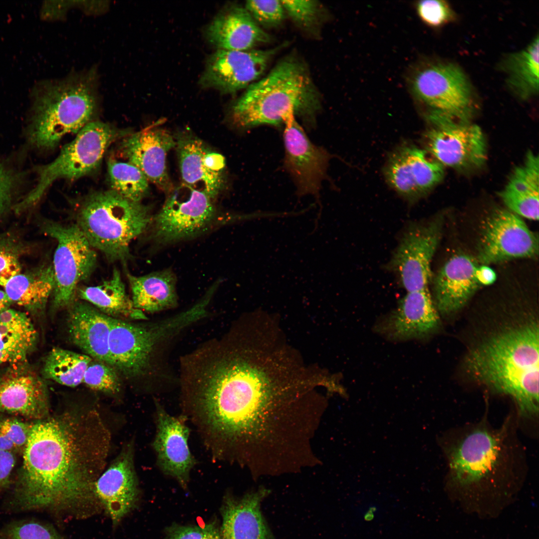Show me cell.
Here are the masks:
<instances>
[{
    "instance_id": "7",
    "label": "cell",
    "mask_w": 539,
    "mask_h": 539,
    "mask_svg": "<svg viewBox=\"0 0 539 539\" xmlns=\"http://www.w3.org/2000/svg\"><path fill=\"white\" fill-rule=\"evenodd\" d=\"M211 301L209 297L203 295L188 309L151 322L133 323L111 317L110 365L128 378L148 373L179 334L207 316Z\"/></svg>"
},
{
    "instance_id": "42",
    "label": "cell",
    "mask_w": 539,
    "mask_h": 539,
    "mask_svg": "<svg viewBox=\"0 0 539 539\" xmlns=\"http://www.w3.org/2000/svg\"><path fill=\"white\" fill-rule=\"evenodd\" d=\"M245 8L260 26L275 27L284 19L285 12L281 0H248Z\"/></svg>"
},
{
    "instance_id": "16",
    "label": "cell",
    "mask_w": 539,
    "mask_h": 539,
    "mask_svg": "<svg viewBox=\"0 0 539 539\" xmlns=\"http://www.w3.org/2000/svg\"><path fill=\"white\" fill-rule=\"evenodd\" d=\"M538 237L513 212H494L486 223L480 244L478 260L485 265L512 259L537 256Z\"/></svg>"
},
{
    "instance_id": "45",
    "label": "cell",
    "mask_w": 539,
    "mask_h": 539,
    "mask_svg": "<svg viewBox=\"0 0 539 539\" xmlns=\"http://www.w3.org/2000/svg\"><path fill=\"white\" fill-rule=\"evenodd\" d=\"M72 7H78L88 14H97L103 13L104 3L101 0L83 1H54L47 2L43 8V15L50 19H60L66 11Z\"/></svg>"
},
{
    "instance_id": "28",
    "label": "cell",
    "mask_w": 539,
    "mask_h": 539,
    "mask_svg": "<svg viewBox=\"0 0 539 539\" xmlns=\"http://www.w3.org/2000/svg\"><path fill=\"white\" fill-rule=\"evenodd\" d=\"M475 261L464 255L448 260L438 272L434 281L436 304L443 313L462 307L480 284Z\"/></svg>"
},
{
    "instance_id": "38",
    "label": "cell",
    "mask_w": 539,
    "mask_h": 539,
    "mask_svg": "<svg viewBox=\"0 0 539 539\" xmlns=\"http://www.w3.org/2000/svg\"><path fill=\"white\" fill-rule=\"evenodd\" d=\"M93 390L115 394L121 388L118 373L111 365L92 359L85 372L83 382Z\"/></svg>"
},
{
    "instance_id": "4",
    "label": "cell",
    "mask_w": 539,
    "mask_h": 539,
    "mask_svg": "<svg viewBox=\"0 0 539 539\" xmlns=\"http://www.w3.org/2000/svg\"><path fill=\"white\" fill-rule=\"evenodd\" d=\"M539 329L531 318L506 326L475 347L466 361L476 379L511 396L526 416L539 410Z\"/></svg>"
},
{
    "instance_id": "17",
    "label": "cell",
    "mask_w": 539,
    "mask_h": 539,
    "mask_svg": "<svg viewBox=\"0 0 539 539\" xmlns=\"http://www.w3.org/2000/svg\"><path fill=\"white\" fill-rule=\"evenodd\" d=\"M284 165L295 181L298 196L318 198L329 159L327 152L313 144L295 117L284 123Z\"/></svg>"
},
{
    "instance_id": "20",
    "label": "cell",
    "mask_w": 539,
    "mask_h": 539,
    "mask_svg": "<svg viewBox=\"0 0 539 539\" xmlns=\"http://www.w3.org/2000/svg\"><path fill=\"white\" fill-rule=\"evenodd\" d=\"M175 146V137L155 124L126 137L119 148L121 156L140 169L149 182L170 193L172 185L167 172L166 156Z\"/></svg>"
},
{
    "instance_id": "6",
    "label": "cell",
    "mask_w": 539,
    "mask_h": 539,
    "mask_svg": "<svg viewBox=\"0 0 539 539\" xmlns=\"http://www.w3.org/2000/svg\"><path fill=\"white\" fill-rule=\"evenodd\" d=\"M95 68L39 84L33 91L27 140L40 150L54 148L67 134H77L90 121L97 106Z\"/></svg>"
},
{
    "instance_id": "5",
    "label": "cell",
    "mask_w": 539,
    "mask_h": 539,
    "mask_svg": "<svg viewBox=\"0 0 539 539\" xmlns=\"http://www.w3.org/2000/svg\"><path fill=\"white\" fill-rule=\"evenodd\" d=\"M321 106V96L307 67L290 55L248 87L233 105L231 116L234 123L243 128L284 124L296 116L311 124Z\"/></svg>"
},
{
    "instance_id": "43",
    "label": "cell",
    "mask_w": 539,
    "mask_h": 539,
    "mask_svg": "<svg viewBox=\"0 0 539 539\" xmlns=\"http://www.w3.org/2000/svg\"><path fill=\"white\" fill-rule=\"evenodd\" d=\"M23 176V173L15 170L0 159V218L11 206Z\"/></svg>"
},
{
    "instance_id": "23",
    "label": "cell",
    "mask_w": 539,
    "mask_h": 539,
    "mask_svg": "<svg viewBox=\"0 0 539 539\" xmlns=\"http://www.w3.org/2000/svg\"><path fill=\"white\" fill-rule=\"evenodd\" d=\"M96 497L114 525L135 507L139 496L133 447H125L94 485Z\"/></svg>"
},
{
    "instance_id": "21",
    "label": "cell",
    "mask_w": 539,
    "mask_h": 539,
    "mask_svg": "<svg viewBox=\"0 0 539 539\" xmlns=\"http://www.w3.org/2000/svg\"><path fill=\"white\" fill-rule=\"evenodd\" d=\"M444 167L426 151L413 146L400 148L390 158L385 174L388 184L408 200L424 196L442 180Z\"/></svg>"
},
{
    "instance_id": "36",
    "label": "cell",
    "mask_w": 539,
    "mask_h": 539,
    "mask_svg": "<svg viewBox=\"0 0 539 539\" xmlns=\"http://www.w3.org/2000/svg\"><path fill=\"white\" fill-rule=\"evenodd\" d=\"M111 190L131 201L141 202L147 196L149 181L136 166L113 158L107 162Z\"/></svg>"
},
{
    "instance_id": "2",
    "label": "cell",
    "mask_w": 539,
    "mask_h": 539,
    "mask_svg": "<svg viewBox=\"0 0 539 539\" xmlns=\"http://www.w3.org/2000/svg\"><path fill=\"white\" fill-rule=\"evenodd\" d=\"M110 444L109 431L94 408L66 410L33 424L15 508L73 510L98 502L94 485Z\"/></svg>"
},
{
    "instance_id": "9",
    "label": "cell",
    "mask_w": 539,
    "mask_h": 539,
    "mask_svg": "<svg viewBox=\"0 0 539 539\" xmlns=\"http://www.w3.org/2000/svg\"><path fill=\"white\" fill-rule=\"evenodd\" d=\"M123 134L124 132L103 122L88 123L62 147L53 161L35 168L36 184L14 205L15 211L20 213L35 205L58 179L76 180L95 172L108 147Z\"/></svg>"
},
{
    "instance_id": "47",
    "label": "cell",
    "mask_w": 539,
    "mask_h": 539,
    "mask_svg": "<svg viewBox=\"0 0 539 539\" xmlns=\"http://www.w3.org/2000/svg\"><path fill=\"white\" fill-rule=\"evenodd\" d=\"M15 463L13 453L0 450V491L8 486Z\"/></svg>"
},
{
    "instance_id": "10",
    "label": "cell",
    "mask_w": 539,
    "mask_h": 539,
    "mask_svg": "<svg viewBox=\"0 0 539 539\" xmlns=\"http://www.w3.org/2000/svg\"><path fill=\"white\" fill-rule=\"evenodd\" d=\"M405 80L412 97L427 108V112L465 120L471 115L472 88L458 65L422 58L409 67Z\"/></svg>"
},
{
    "instance_id": "46",
    "label": "cell",
    "mask_w": 539,
    "mask_h": 539,
    "mask_svg": "<svg viewBox=\"0 0 539 539\" xmlns=\"http://www.w3.org/2000/svg\"><path fill=\"white\" fill-rule=\"evenodd\" d=\"M33 424L14 419L0 420V431L12 444L15 450H24L29 439Z\"/></svg>"
},
{
    "instance_id": "40",
    "label": "cell",
    "mask_w": 539,
    "mask_h": 539,
    "mask_svg": "<svg viewBox=\"0 0 539 539\" xmlns=\"http://www.w3.org/2000/svg\"><path fill=\"white\" fill-rule=\"evenodd\" d=\"M0 539H62L48 525L35 520L10 523L0 531Z\"/></svg>"
},
{
    "instance_id": "29",
    "label": "cell",
    "mask_w": 539,
    "mask_h": 539,
    "mask_svg": "<svg viewBox=\"0 0 539 539\" xmlns=\"http://www.w3.org/2000/svg\"><path fill=\"white\" fill-rule=\"evenodd\" d=\"M506 206L514 214L530 220L539 219V159L530 151L516 167L500 193Z\"/></svg>"
},
{
    "instance_id": "13",
    "label": "cell",
    "mask_w": 539,
    "mask_h": 539,
    "mask_svg": "<svg viewBox=\"0 0 539 539\" xmlns=\"http://www.w3.org/2000/svg\"><path fill=\"white\" fill-rule=\"evenodd\" d=\"M431 124L424 140L426 152L441 165L456 169L478 168L487 158L481 129L468 120L428 112Z\"/></svg>"
},
{
    "instance_id": "15",
    "label": "cell",
    "mask_w": 539,
    "mask_h": 539,
    "mask_svg": "<svg viewBox=\"0 0 539 539\" xmlns=\"http://www.w3.org/2000/svg\"><path fill=\"white\" fill-rule=\"evenodd\" d=\"M277 51L217 49L208 58L200 83L224 93H235L259 78Z\"/></svg>"
},
{
    "instance_id": "31",
    "label": "cell",
    "mask_w": 539,
    "mask_h": 539,
    "mask_svg": "<svg viewBox=\"0 0 539 539\" xmlns=\"http://www.w3.org/2000/svg\"><path fill=\"white\" fill-rule=\"evenodd\" d=\"M127 277L134 306L143 311L154 313L175 308L178 304L177 278L170 269L141 276L130 273Z\"/></svg>"
},
{
    "instance_id": "1",
    "label": "cell",
    "mask_w": 539,
    "mask_h": 539,
    "mask_svg": "<svg viewBox=\"0 0 539 539\" xmlns=\"http://www.w3.org/2000/svg\"><path fill=\"white\" fill-rule=\"evenodd\" d=\"M281 351L255 340H212L180 373L183 402L207 444L220 450L248 447L269 435L297 399L300 375Z\"/></svg>"
},
{
    "instance_id": "19",
    "label": "cell",
    "mask_w": 539,
    "mask_h": 539,
    "mask_svg": "<svg viewBox=\"0 0 539 539\" xmlns=\"http://www.w3.org/2000/svg\"><path fill=\"white\" fill-rule=\"evenodd\" d=\"M156 407V432L152 446L157 464L164 474L186 489L196 464L188 445L189 428L183 418L171 415L158 402Z\"/></svg>"
},
{
    "instance_id": "25",
    "label": "cell",
    "mask_w": 539,
    "mask_h": 539,
    "mask_svg": "<svg viewBox=\"0 0 539 539\" xmlns=\"http://www.w3.org/2000/svg\"><path fill=\"white\" fill-rule=\"evenodd\" d=\"M208 41L217 49L246 51L269 42L270 36L245 7L230 6L219 13L206 30Z\"/></svg>"
},
{
    "instance_id": "24",
    "label": "cell",
    "mask_w": 539,
    "mask_h": 539,
    "mask_svg": "<svg viewBox=\"0 0 539 539\" xmlns=\"http://www.w3.org/2000/svg\"><path fill=\"white\" fill-rule=\"evenodd\" d=\"M438 324L437 312L426 288L407 292L395 311L377 328L391 339L404 340L423 337Z\"/></svg>"
},
{
    "instance_id": "49",
    "label": "cell",
    "mask_w": 539,
    "mask_h": 539,
    "mask_svg": "<svg viewBox=\"0 0 539 539\" xmlns=\"http://www.w3.org/2000/svg\"><path fill=\"white\" fill-rule=\"evenodd\" d=\"M11 304L5 291L0 289V313L9 308Z\"/></svg>"
},
{
    "instance_id": "39",
    "label": "cell",
    "mask_w": 539,
    "mask_h": 539,
    "mask_svg": "<svg viewBox=\"0 0 539 539\" xmlns=\"http://www.w3.org/2000/svg\"><path fill=\"white\" fill-rule=\"evenodd\" d=\"M285 12L300 28L314 29L320 22L323 7L317 0H281Z\"/></svg>"
},
{
    "instance_id": "44",
    "label": "cell",
    "mask_w": 539,
    "mask_h": 539,
    "mask_svg": "<svg viewBox=\"0 0 539 539\" xmlns=\"http://www.w3.org/2000/svg\"><path fill=\"white\" fill-rule=\"evenodd\" d=\"M165 539H222L216 521L204 526H182L173 524L166 528Z\"/></svg>"
},
{
    "instance_id": "35",
    "label": "cell",
    "mask_w": 539,
    "mask_h": 539,
    "mask_svg": "<svg viewBox=\"0 0 539 539\" xmlns=\"http://www.w3.org/2000/svg\"><path fill=\"white\" fill-rule=\"evenodd\" d=\"M92 358L60 347L53 348L46 356L43 377L66 386L76 387L83 382L85 372Z\"/></svg>"
},
{
    "instance_id": "3",
    "label": "cell",
    "mask_w": 539,
    "mask_h": 539,
    "mask_svg": "<svg viewBox=\"0 0 539 539\" xmlns=\"http://www.w3.org/2000/svg\"><path fill=\"white\" fill-rule=\"evenodd\" d=\"M507 427L492 430L479 425L450 446L446 489L465 513L495 519L516 499L521 483L512 475L513 451Z\"/></svg>"
},
{
    "instance_id": "34",
    "label": "cell",
    "mask_w": 539,
    "mask_h": 539,
    "mask_svg": "<svg viewBox=\"0 0 539 539\" xmlns=\"http://www.w3.org/2000/svg\"><path fill=\"white\" fill-rule=\"evenodd\" d=\"M539 41L537 35L526 47L508 54L502 64L508 86L520 99L527 100L539 92Z\"/></svg>"
},
{
    "instance_id": "32",
    "label": "cell",
    "mask_w": 539,
    "mask_h": 539,
    "mask_svg": "<svg viewBox=\"0 0 539 539\" xmlns=\"http://www.w3.org/2000/svg\"><path fill=\"white\" fill-rule=\"evenodd\" d=\"M54 285L52 265L43 264L13 276L3 288L11 303L37 313L45 308Z\"/></svg>"
},
{
    "instance_id": "37",
    "label": "cell",
    "mask_w": 539,
    "mask_h": 539,
    "mask_svg": "<svg viewBox=\"0 0 539 539\" xmlns=\"http://www.w3.org/2000/svg\"><path fill=\"white\" fill-rule=\"evenodd\" d=\"M29 247L17 235L0 233V285L3 287L13 276L21 272V258Z\"/></svg>"
},
{
    "instance_id": "30",
    "label": "cell",
    "mask_w": 539,
    "mask_h": 539,
    "mask_svg": "<svg viewBox=\"0 0 539 539\" xmlns=\"http://www.w3.org/2000/svg\"><path fill=\"white\" fill-rule=\"evenodd\" d=\"M76 296L110 317L126 320L147 319L143 311L134 306L117 268L113 269L109 278L100 284L79 286Z\"/></svg>"
},
{
    "instance_id": "41",
    "label": "cell",
    "mask_w": 539,
    "mask_h": 539,
    "mask_svg": "<svg viewBox=\"0 0 539 539\" xmlns=\"http://www.w3.org/2000/svg\"><path fill=\"white\" fill-rule=\"evenodd\" d=\"M414 5L419 19L430 27L440 28L455 19V12L446 0H420Z\"/></svg>"
},
{
    "instance_id": "22",
    "label": "cell",
    "mask_w": 539,
    "mask_h": 539,
    "mask_svg": "<svg viewBox=\"0 0 539 539\" xmlns=\"http://www.w3.org/2000/svg\"><path fill=\"white\" fill-rule=\"evenodd\" d=\"M49 408L46 385L27 361L11 364L0 375V412L41 420Z\"/></svg>"
},
{
    "instance_id": "12",
    "label": "cell",
    "mask_w": 539,
    "mask_h": 539,
    "mask_svg": "<svg viewBox=\"0 0 539 539\" xmlns=\"http://www.w3.org/2000/svg\"><path fill=\"white\" fill-rule=\"evenodd\" d=\"M171 192L160 211L153 216L146 231L151 241L165 246L196 238L231 220L217 214L213 200L204 191L188 187Z\"/></svg>"
},
{
    "instance_id": "48",
    "label": "cell",
    "mask_w": 539,
    "mask_h": 539,
    "mask_svg": "<svg viewBox=\"0 0 539 539\" xmlns=\"http://www.w3.org/2000/svg\"><path fill=\"white\" fill-rule=\"evenodd\" d=\"M477 275L481 284L487 285L493 283L496 279L495 272L490 268L483 266L478 269Z\"/></svg>"
},
{
    "instance_id": "26",
    "label": "cell",
    "mask_w": 539,
    "mask_h": 539,
    "mask_svg": "<svg viewBox=\"0 0 539 539\" xmlns=\"http://www.w3.org/2000/svg\"><path fill=\"white\" fill-rule=\"evenodd\" d=\"M68 308L67 328L73 343L92 359L110 365L111 317L83 300H75Z\"/></svg>"
},
{
    "instance_id": "18",
    "label": "cell",
    "mask_w": 539,
    "mask_h": 539,
    "mask_svg": "<svg viewBox=\"0 0 539 539\" xmlns=\"http://www.w3.org/2000/svg\"><path fill=\"white\" fill-rule=\"evenodd\" d=\"M175 138L184 185L204 191L214 200L225 183L224 157L188 131Z\"/></svg>"
},
{
    "instance_id": "14",
    "label": "cell",
    "mask_w": 539,
    "mask_h": 539,
    "mask_svg": "<svg viewBox=\"0 0 539 539\" xmlns=\"http://www.w3.org/2000/svg\"><path fill=\"white\" fill-rule=\"evenodd\" d=\"M441 233L439 219L410 224L393 254L389 268L407 292L428 288L431 264Z\"/></svg>"
},
{
    "instance_id": "33",
    "label": "cell",
    "mask_w": 539,
    "mask_h": 539,
    "mask_svg": "<svg viewBox=\"0 0 539 539\" xmlns=\"http://www.w3.org/2000/svg\"><path fill=\"white\" fill-rule=\"evenodd\" d=\"M37 340V332L25 312L9 308L0 313V365L26 361Z\"/></svg>"
},
{
    "instance_id": "11",
    "label": "cell",
    "mask_w": 539,
    "mask_h": 539,
    "mask_svg": "<svg viewBox=\"0 0 539 539\" xmlns=\"http://www.w3.org/2000/svg\"><path fill=\"white\" fill-rule=\"evenodd\" d=\"M41 228L57 243L52 265L53 307L68 308L76 300L80 283L88 280L95 269L96 250L76 223L63 224L46 220L42 222Z\"/></svg>"
},
{
    "instance_id": "27",
    "label": "cell",
    "mask_w": 539,
    "mask_h": 539,
    "mask_svg": "<svg viewBox=\"0 0 539 539\" xmlns=\"http://www.w3.org/2000/svg\"><path fill=\"white\" fill-rule=\"evenodd\" d=\"M264 489L236 499L227 495L221 508L222 539H275L260 510Z\"/></svg>"
},
{
    "instance_id": "8",
    "label": "cell",
    "mask_w": 539,
    "mask_h": 539,
    "mask_svg": "<svg viewBox=\"0 0 539 539\" xmlns=\"http://www.w3.org/2000/svg\"><path fill=\"white\" fill-rule=\"evenodd\" d=\"M76 224L91 245L111 262L126 263L131 257L132 241L146 232L150 208L114 191H94L84 197L75 211Z\"/></svg>"
}]
</instances>
